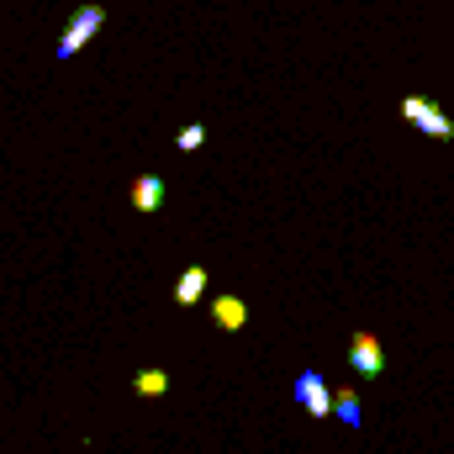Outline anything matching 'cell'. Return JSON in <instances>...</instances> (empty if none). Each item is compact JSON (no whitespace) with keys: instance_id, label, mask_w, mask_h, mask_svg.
<instances>
[{"instance_id":"5b68a950","label":"cell","mask_w":454,"mask_h":454,"mask_svg":"<svg viewBox=\"0 0 454 454\" xmlns=\"http://www.w3.org/2000/svg\"><path fill=\"white\" fill-rule=\"evenodd\" d=\"M132 207L148 217V212H159L164 207V180L159 175H137V185H132Z\"/></svg>"},{"instance_id":"7a4b0ae2","label":"cell","mask_w":454,"mask_h":454,"mask_svg":"<svg viewBox=\"0 0 454 454\" xmlns=\"http://www.w3.org/2000/svg\"><path fill=\"white\" fill-rule=\"evenodd\" d=\"M101 21H106V11H101V5H80V11H74V21H69V32H64V43H59V59H74V53L101 32Z\"/></svg>"},{"instance_id":"277c9868","label":"cell","mask_w":454,"mask_h":454,"mask_svg":"<svg viewBox=\"0 0 454 454\" xmlns=\"http://www.w3.org/2000/svg\"><path fill=\"white\" fill-rule=\"evenodd\" d=\"M348 364H354V375H380V370H386V348L375 343V333H354Z\"/></svg>"},{"instance_id":"6da1fadb","label":"cell","mask_w":454,"mask_h":454,"mask_svg":"<svg viewBox=\"0 0 454 454\" xmlns=\"http://www.w3.org/2000/svg\"><path fill=\"white\" fill-rule=\"evenodd\" d=\"M402 116H407L418 132H428V137H454V121L439 112L428 96H407V101H402Z\"/></svg>"},{"instance_id":"9c48e42d","label":"cell","mask_w":454,"mask_h":454,"mask_svg":"<svg viewBox=\"0 0 454 454\" xmlns=\"http://www.w3.org/2000/svg\"><path fill=\"white\" fill-rule=\"evenodd\" d=\"M333 418L348 423V428H359V423H364V418H359V396H354V391H333Z\"/></svg>"},{"instance_id":"ba28073f","label":"cell","mask_w":454,"mask_h":454,"mask_svg":"<svg viewBox=\"0 0 454 454\" xmlns=\"http://www.w3.org/2000/svg\"><path fill=\"white\" fill-rule=\"evenodd\" d=\"M132 386H137V396H164V391H169V375H164V370H137Z\"/></svg>"},{"instance_id":"52a82bcc","label":"cell","mask_w":454,"mask_h":454,"mask_svg":"<svg viewBox=\"0 0 454 454\" xmlns=\"http://www.w3.org/2000/svg\"><path fill=\"white\" fill-rule=\"evenodd\" d=\"M212 317H217L223 333H238V328L248 323V307H243L238 296H217V301H212Z\"/></svg>"},{"instance_id":"8992f818","label":"cell","mask_w":454,"mask_h":454,"mask_svg":"<svg viewBox=\"0 0 454 454\" xmlns=\"http://www.w3.org/2000/svg\"><path fill=\"white\" fill-rule=\"evenodd\" d=\"M207 296V264H191L185 275H180V286H175V301L180 307H196Z\"/></svg>"},{"instance_id":"30bf717a","label":"cell","mask_w":454,"mask_h":454,"mask_svg":"<svg viewBox=\"0 0 454 454\" xmlns=\"http://www.w3.org/2000/svg\"><path fill=\"white\" fill-rule=\"evenodd\" d=\"M175 143H180L185 153H196V148L207 143V127H201V121H191V127H180V137H175Z\"/></svg>"},{"instance_id":"3957f363","label":"cell","mask_w":454,"mask_h":454,"mask_svg":"<svg viewBox=\"0 0 454 454\" xmlns=\"http://www.w3.org/2000/svg\"><path fill=\"white\" fill-rule=\"evenodd\" d=\"M296 407L301 412H312V418H333V391H328V380L323 375H296Z\"/></svg>"}]
</instances>
